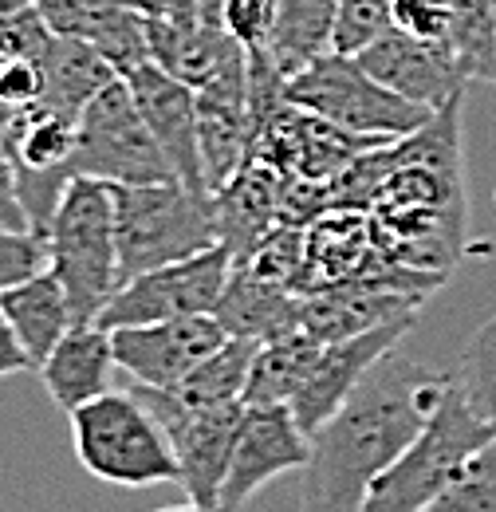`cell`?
Instances as JSON below:
<instances>
[{
    "instance_id": "cell-33",
    "label": "cell",
    "mask_w": 496,
    "mask_h": 512,
    "mask_svg": "<svg viewBox=\"0 0 496 512\" xmlns=\"http://www.w3.org/2000/svg\"><path fill=\"white\" fill-rule=\"evenodd\" d=\"M24 371H36V363H32L28 347L20 343L16 327L0 316V379H8V375H24Z\"/></svg>"
},
{
    "instance_id": "cell-25",
    "label": "cell",
    "mask_w": 496,
    "mask_h": 512,
    "mask_svg": "<svg viewBox=\"0 0 496 512\" xmlns=\"http://www.w3.org/2000/svg\"><path fill=\"white\" fill-rule=\"evenodd\" d=\"M465 398L477 406V414L496 430V316L481 323L477 339L469 343L461 367L453 371Z\"/></svg>"
},
{
    "instance_id": "cell-22",
    "label": "cell",
    "mask_w": 496,
    "mask_h": 512,
    "mask_svg": "<svg viewBox=\"0 0 496 512\" xmlns=\"http://www.w3.org/2000/svg\"><path fill=\"white\" fill-rule=\"evenodd\" d=\"M335 8H339V0H280L276 28H272V40H268L264 56L272 60V67L284 79H292L311 60L331 52Z\"/></svg>"
},
{
    "instance_id": "cell-12",
    "label": "cell",
    "mask_w": 496,
    "mask_h": 512,
    "mask_svg": "<svg viewBox=\"0 0 496 512\" xmlns=\"http://www.w3.org/2000/svg\"><path fill=\"white\" fill-rule=\"evenodd\" d=\"M414 323H418V316H402V320L371 327L363 335H347V339H335V343H323L319 347V359H315L311 375L292 394V402H288L292 414H296V422L304 426V434H315L351 398V390L363 383V375L371 371L386 351L398 347V339Z\"/></svg>"
},
{
    "instance_id": "cell-31",
    "label": "cell",
    "mask_w": 496,
    "mask_h": 512,
    "mask_svg": "<svg viewBox=\"0 0 496 512\" xmlns=\"http://www.w3.org/2000/svg\"><path fill=\"white\" fill-rule=\"evenodd\" d=\"M394 28L449 44L453 36V0H394Z\"/></svg>"
},
{
    "instance_id": "cell-7",
    "label": "cell",
    "mask_w": 496,
    "mask_h": 512,
    "mask_svg": "<svg viewBox=\"0 0 496 512\" xmlns=\"http://www.w3.org/2000/svg\"><path fill=\"white\" fill-rule=\"evenodd\" d=\"M71 174L103 178L111 186H150L178 182L162 146L146 127L126 79H111L79 115Z\"/></svg>"
},
{
    "instance_id": "cell-27",
    "label": "cell",
    "mask_w": 496,
    "mask_h": 512,
    "mask_svg": "<svg viewBox=\"0 0 496 512\" xmlns=\"http://www.w3.org/2000/svg\"><path fill=\"white\" fill-rule=\"evenodd\" d=\"M390 28H394V0H339L335 28H331V52L359 56Z\"/></svg>"
},
{
    "instance_id": "cell-9",
    "label": "cell",
    "mask_w": 496,
    "mask_h": 512,
    "mask_svg": "<svg viewBox=\"0 0 496 512\" xmlns=\"http://www.w3.org/2000/svg\"><path fill=\"white\" fill-rule=\"evenodd\" d=\"M162 422L174 457H178V485L189 493L193 505L217 509L221 497V481L229 469V453L237 438V422L245 414V402L233 406H213V410H193L182 406L166 386H130Z\"/></svg>"
},
{
    "instance_id": "cell-35",
    "label": "cell",
    "mask_w": 496,
    "mask_h": 512,
    "mask_svg": "<svg viewBox=\"0 0 496 512\" xmlns=\"http://www.w3.org/2000/svg\"><path fill=\"white\" fill-rule=\"evenodd\" d=\"M154 512H217V509H205V505H174V509H154Z\"/></svg>"
},
{
    "instance_id": "cell-14",
    "label": "cell",
    "mask_w": 496,
    "mask_h": 512,
    "mask_svg": "<svg viewBox=\"0 0 496 512\" xmlns=\"http://www.w3.org/2000/svg\"><path fill=\"white\" fill-rule=\"evenodd\" d=\"M154 142L162 146L174 178L189 190H209L205 170H201V138H197V91L174 79L166 67L154 60L138 64L123 75ZM213 193V190H209Z\"/></svg>"
},
{
    "instance_id": "cell-34",
    "label": "cell",
    "mask_w": 496,
    "mask_h": 512,
    "mask_svg": "<svg viewBox=\"0 0 496 512\" xmlns=\"http://www.w3.org/2000/svg\"><path fill=\"white\" fill-rule=\"evenodd\" d=\"M477 79H485V83H496V0H493V24H489V48H485V56H481Z\"/></svg>"
},
{
    "instance_id": "cell-17",
    "label": "cell",
    "mask_w": 496,
    "mask_h": 512,
    "mask_svg": "<svg viewBox=\"0 0 496 512\" xmlns=\"http://www.w3.org/2000/svg\"><path fill=\"white\" fill-rule=\"evenodd\" d=\"M280 186V170H272L268 162H248L233 182L213 190L221 245L233 253V264H245L252 249L280 225Z\"/></svg>"
},
{
    "instance_id": "cell-2",
    "label": "cell",
    "mask_w": 496,
    "mask_h": 512,
    "mask_svg": "<svg viewBox=\"0 0 496 512\" xmlns=\"http://www.w3.org/2000/svg\"><path fill=\"white\" fill-rule=\"evenodd\" d=\"M48 268L67 292L71 320L99 323L119 288V241H115V193L103 178L75 174L63 190L44 233Z\"/></svg>"
},
{
    "instance_id": "cell-28",
    "label": "cell",
    "mask_w": 496,
    "mask_h": 512,
    "mask_svg": "<svg viewBox=\"0 0 496 512\" xmlns=\"http://www.w3.org/2000/svg\"><path fill=\"white\" fill-rule=\"evenodd\" d=\"M44 268H48V241L40 233L0 225V292L12 284H24Z\"/></svg>"
},
{
    "instance_id": "cell-6",
    "label": "cell",
    "mask_w": 496,
    "mask_h": 512,
    "mask_svg": "<svg viewBox=\"0 0 496 512\" xmlns=\"http://www.w3.org/2000/svg\"><path fill=\"white\" fill-rule=\"evenodd\" d=\"M284 95L296 107L323 115L335 127L363 138H382V142H398L437 115L402 99L386 83H378L355 56H343V52H327L311 60L304 71H296L284 83Z\"/></svg>"
},
{
    "instance_id": "cell-11",
    "label": "cell",
    "mask_w": 496,
    "mask_h": 512,
    "mask_svg": "<svg viewBox=\"0 0 496 512\" xmlns=\"http://www.w3.org/2000/svg\"><path fill=\"white\" fill-rule=\"evenodd\" d=\"M225 339H229V331L221 327L213 312L182 316V320L111 327L115 363L142 386H178Z\"/></svg>"
},
{
    "instance_id": "cell-15",
    "label": "cell",
    "mask_w": 496,
    "mask_h": 512,
    "mask_svg": "<svg viewBox=\"0 0 496 512\" xmlns=\"http://www.w3.org/2000/svg\"><path fill=\"white\" fill-rule=\"evenodd\" d=\"M146 32H150V60L166 67L174 79L189 83L193 91L248 79V52L221 24L146 16Z\"/></svg>"
},
{
    "instance_id": "cell-4",
    "label": "cell",
    "mask_w": 496,
    "mask_h": 512,
    "mask_svg": "<svg viewBox=\"0 0 496 512\" xmlns=\"http://www.w3.org/2000/svg\"><path fill=\"white\" fill-rule=\"evenodd\" d=\"M71 446L79 465L115 489H150L178 481L174 446L154 410L134 390H107L71 410Z\"/></svg>"
},
{
    "instance_id": "cell-3",
    "label": "cell",
    "mask_w": 496,
    "mask_h": 512,
    "mask_svg": "<svg viewBox=\"0 0 496 512\" xmlns=\"http://www.w3.org/2000/svg\"><path fill=\"white\" fill-rule=\"evenodd\" d=\"M489 442H496V430L477 414L453 375L430 422L371 485L363 512H422Z\"/></svg>"
},
{
    "instance_id": "cell-23",
    "label": "cell",
    "mask_w": 496,
    "mask_h": 512,
    "mask_svg": "<svg viewBox=\"0 0 496 512\" xmlns=\"http://www.w3.org/2000/svg\"><path fill=\"white\" fill-rule=\"evenodd\" d=\"M256 339H237L229 335L205 363H197L178 386H166L182 406L193 410H213V406H233L245 402V383L256 359Z\"/></svg>"
},
{
    "instance_id": "cell-19",
    "label": "cell",
    "mask_w": 496,
    "mask_h": 512,
    "mask_svg": "<svg viewBox=\"0 0 496 512\" xmlns=\"http://www.w3.org/2000/svg\"><path fill=\"white\" fill-rule=\"evenodd\" d=\"M0 316L16 327L20 343L28 347L36 371L40 363L48 359V351L63 339V331L71 327V304H67V292L56 280L52 268L28 276L24 284H12L0 292Z\"/></svg>"
},
{
    "instance_id": "cell-13",
    "label": "cell",
    "mask_w": 496,
    "mask_h": 512,
    "mask_svg": "<svg viewBox=\"0 0 496 512\" xmlns=\"http://www.w3.org/2000/svg\"><path fill=\"white\" fill-rule=\"evenodd\" d=\"M355 60L367 67L378 83H386L390 91H398L402 99H410L426 111H441V107L457 103L469 83L449 44L410 36L402 28L382 32Z\"/></svg>"
},
{
    "instance_id": "cell-1",
    "label": "cell",
    "mask_w": 496,
    "mask_h": 512,
    "mask_svg": "<svg viewBox=\"0 0 496 512\" xmlns=\"http://www.w3.org/2000/svg\"><path fill=\"white\" fill-rule=\"evenodd\" d=\"M449 379L453 371L386 351L311 434L304 512H363L371 485L430 422Z\"/></svg>"
},
{
    "instance_id": "cell-30",
    "label": "cell",
    "mask_w": 496,
    "mask_h": 512,
    "mask_svg": "<svg viewBox=\"0 0 496 512\" xmlns=\"http://www.w3.org/2000/svg\"><path fill=\"white\" fill-rule=\"evenodd\" d=\"M123 0H36V12L48 20L56 36H79L87 40L107 12H115Z\"/></svg>"
},
{
    "instance_id": "cell-10",
    "label": "cell",
    "mask_w": 496,
    "mask_h": 512,
    "mask_svg": "<svg viewBox=\"0 0 496 512\" xmlns=\"http://www.w3.org/2000/svg\"><path fill=\"white\" fill-rule=\"evenodd\" d=\"M311 434L296 422L288 402L276 406H245L237 422V438L229 453V469L221 481L217 512H241L280 473L308 469Z\"/></svg>"
},
{
    "instance_id": "cell-5",
    "label": "cell",
    "mask_w": 496,
    "mask_h": 512,
    "mask_svg": "<svg viewBox=\"0 0 496 512\" xmlns=\"http://www.w3.org/2000/svg\"><path fill=\"white\" fill-rule=\"evenodd\" d=\"M111 193H115L119 284L221 245L217 205L209 190H189L182 182H150V186H111Z\"/></svg>"
},
{
    "instance_id": "cell-8",
    "label": "cell",
    "mask_w": 496,
    "mask_h": 512,
    "mask_svg": "<svg viewBox=\"0 0 496 512\" xmlns=\"http://www.w3.org/2000/svg\"><path fill=\"white\" fill-rule=\"evenodd\" d=\"M229 272H233V253L225 245L162 264L154 272H142V276L119 284L99 323L111 331V327H130V323L205 316L217 308V300L229 284Z\"/></svg>"
},
{
    "instance_id": "cell-29",
    "label": "cell",
    "mask_w": 496,
    "mask_h": 512,
    "mask_svg": "<svg viewBox=\"0 0 496 512\" xmlns=\"http://www.w3.org/2000/svg\"><path fill=\"white\" fill-rule=\"evenodd\" d=\"M280 0H221V28L245 48V52H264L276 28Z\"/></svg>"
},
{
    "instance_id": "cell-18",
    "label": "cell",
    "mask_w": 496,
    "mask_h": 512,
    "mask_svg": "<svg viewBox=\"0 0 496 512\" xmlns=\"http://www.w3.org/2000/svg\"><path fill=\"white\" fill-rule=\"evenodd\" d=\"M300 300H304L300 292H292L284 284H272V280H260L256 272L233 264L229 284H225L213 316L237 339L268 343L276 335H288V331L304 327L300 323Z\"/></svg>"
},
{
    "instance_id": "cell-16",
    "label": "cell",
    "mask_w": 496,
    "mask_h": 512,
    "mask_svg": "<svg viewBox=\"0 0 496 512\" xmlns=\"http://www.w3.org/2000/svg\"><path fill=\"white\" fill-rule=\"evenodd\" d=\"M115 367L119 363H115L111 331L103 323H71L40 363V383L63 414H71L111 390Z\"/></svg>"
},
{
    "instance_id": "cell-24",
    "label": "cell",
    "mask_w": 496,
    "mask_h": 512,
    "mask_svg": "<svg viewBox=\"0 0 496 512\" xmlns=\"http://www.w3.org/2000/svg\"><path fill=\"white\" fill-rule=\"evenodd\" d=\"M422 512H496V442L481 449Z\"/></svg>"
},
{
    "instance_id": "cell-32",
    "label": "cell",
    "mask_w": 496,
    "mask_h": 512,
    "mask_svg": "<svg viewBox=\"0 0 496 512\" xmlns=\"http://www.w3.org/2000/svg\"><path fill=\"white\" fill-rule=\"evenodd\" d=\"M0 225L32 229V225H28V213H24V205H20V190H16L12 162H8V154H4V150H0Z\"/></svg>"
},
{
    "instance_id": "cell-20",
    "label": "cell",
    "mask_w": 496,
    "mask_h": 512,
    "mask_svg": "<svg viewBox=\"0 0 496 512\" xmlns=\"http://www.w3.org/2000/svg\"><path fill=\"white\" fill-rule=\"evenodd\" d=\"M44 91H40V103L67 111V115H83V107L111 83L119 79V71L107 64V56L91 44V40H79V36H56L48 56H44Z\"/></svg>"
},
{
    "instance_id": "cell-26",
    "label": "cell",
    "mask_w": 496,
    "mask_h": 512,
    "mask_svg": "<svg viewBox=\"0 0 496 512\" xmlns=\"http://www.w3.org/2000/svg\"><path fill=\"white\" fill-rule=\"evenodd\" d=\"M241 268L256 272L260 280H272V284H284L292 292L304 288V229H292V225H276L256 249L248 256ZM304 296V292H300Z\"/></svg>"
},
{
    "instance_id": "cell-21",
    "label": "cell",
    "mask_w": 496,
    "mask_h": 512,
    "mask_svg": "<svg viewBox=\"0 0 496 512\" xmlns=\"http://www.w3.org/2000/svg\"><path fill=\"white\" fill-rule=\"evenodd\" d=\"M319 347L323 343L311 331H304V327L260 343L245 383V406L292 402V394L304 386V379H308L311 367H315V359H319Z\"/></svg>"
}]
</instances>
